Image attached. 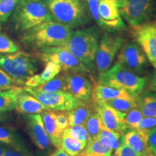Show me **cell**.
Masks as SVG:
<instances>
[{
    "label": "cell",
    "instance_id": "obj_1",
    "mask_svg": "<svg viewBox=\"0 0 156 156\" xmlns=\"http://www.w3.org/2000/svg\"><path fill=\"white\" fill-rule=\"evenodd\" d=\"M73 30L54 20L41 23L25 31L21 41L30 48L41 49L47 47L64 46Z\"/></svg>",
    "mask_w": 156,
    "mask_h": 156
},
{
    "label": "cell",
    "instance_id": "obj_2",
    "mask_svg": "<svg viewBox=\"0 0 156 156\" xmlns=\"http://www.w3.org/2000/svg\"><path fill=\"white\" fill-rule=\"evenodd\" d=\"M53 20L69 27L79 28L92 21L87 3L85 0H45Z\"/></svg>",
    "mask_w": 156,
    "mask_h": 156
},
{
    "label": "cell",
    "instance_id": "obj_3",
    "mask_svg": "<svg viewBox=\"0 0 156 156\" xmlns=\"http://www.w3.org/2000/svg\"><path fill=\"white\" fill-rule=\"evenodd\" d=\"M99 42L100 33L98 29L95 26H90L73 30L64 47L92 71L95 67V55Z\"/></svg>",
    "mask_w": 156,
    "mask_h": 156
},
{
    "label": "cell",
    "instance_id": "obj_4",
    "mask_svg": "<svg viewBox=\"0 0 156 156\" xmlns=\"http://www.w3.org/2000/svg\"><path fill=\"white\" fill-rule=\"evenodd\" d=\"M12 14L15 29L19 31H26L53 20L45 0H19Z\"/></svg>",
    "mask_w": 156,
    "mask_h": 156
},
{
    "label": "cell",
    "instance_id": "obj_5",
    "mask_svg": "<svg viewBox=\"0 0 156 156\" xmlns=\"http://www.w3.org/2000/svg\"><path fill=\"white\" fill-rule=\"evenodd\" d=\"M147 82V78L140 77L118 62L106 73L99 75V84L124 90L136 99L142 94Z\"/></svg>",
    "mask_w": 156,
    "mask_h": 156
},
{
    "label": "cell",
    "instance_id": "obj_6",
    "mask_svg": "<svg viewBox=\"0 0 156 156\" xmlns=\"http://www.w3.org/2000/svg\"><path fill=\"white\" fill-rule=\"evenodd\" d=\"M0 67L20 85L38 70L36 59L30 54L20 51L0 54Z\"/></svg>",
    "mask_w": 156,
    "mask_h": 156
},
{
    "label": "cell",
    "instance_id": "obj_7",
    "mask_svg": "<svg viewBox=\"0 0 156 156\" xmlns=\"http://www.w3.org/2000/svg\"><path fill=\"white\" fill-rule=\"evenodd\" d=\"M39 58L44 63L47 62H56L64 73H88V68L71 52L64 46L44 48L39 50Z\"/></svg>",
    "mask_w": 156,
    "mask_h": 156
},
{
    "label": "cell",
    "instance_id": "obj_8",
    "mask_svg": "<svg viewBox=\"0 0 156 156\" xmlns=\"http://www.w3.org/2000/svg\"><path fill=\"white\" fill-rule=\"evenodd\" d=\"M26 92L34 96L48 110L56 112H68L84 104L67 91L58 90L53 93H41L34 90L32 87H24Z\"/></svg>",
    "mask_w": 156,
    "mask_h": 156
},
{
    "label": "cell",
    "instance_id": "obj_9",
    "mask_svg": "<svg viewBox=\"0 0 156 156\" xmlns=\"http://www.w3.org/2000/svg\"><path fill=\"white\" fill-rule=\"evenodd\" d=\"M124 39L120 36H115L109 33L103 34L99 42L95 65L99 75L106 73L116 57L122 47Z\"/></svg>",
    "mask_w": 156,
    "mask_h": 156
},
{
    "label": "cell",
    "instance_id": "obj_10",
    "mask_svg": "<svg viewBox=\"0 0 156 156\" xmlns=\"http://www.w3.org/2000/svg\"><path fill=\"white\" fill-rule=\"evenodd\" d=\"M156 10V0H127L119 8L121 16L132 27L150 20Z\"/></svg>",
    "mask_w": 156,
    "mask_h": 156
},
{
    "label": "cell",
    "instance_id": "obj_11",
    "mask_svg": "<svg viewBox=\"0 0 156 156\" xmlns=\"http://www.w3.org/2000/svg\"><path fill=\"white\" fill-rule=\"evenodd\" d=\"M132 28L136 42L141 47L150 63L156 69V20Z\"/></svg>",
    "mask_w": 156,
    "mask_h": 156
},
{
    "label": "cell",
    "instance_id": "obj_12",
    "mask_svg": "<svg viewBox=\"0 0 156 156\" xmlns=\"http://www.w3.org/2000/svg\"><path fill=\"white\" fill-rule=\"evenodd\" d=\"M117 59L123 67L136 74L143 73L147 66V58L145 53L139 44L134 41L122 44Z\"/></svg>",
    "mask_w": 156,
    "mask_h": 156
},
{
    "label": "cell",
    "instance_id": "obj_13",
    "mask_svg": "<svg viewBox=\"0 0 156 156\" xmlns=\"http://www.w3.org/2000/svg\"><path fill=\"white\" fill-rule=\"evenodd\" d=\"M92 103L95 112L100 116L103 127L122 134H124L129 129L124 122L126 113L119 112L105 102Z\"/></svg>",
    "mask_w": 156,
    "mask_h": 156
},
{
    "label": "cell",
    "instance_id": "obj_14",
    "mask_svg": "<svg viewBox=\"0 0 156 156\" xmlns=\"http://www.w3.org/2000/svg\"><path fill=\"white\" fill-rule=\"evenodd\" d=\"M98 11L107 32H114L126 28L116 0H101L98 5Z\"/></svg>",
    "mask_w": 156,
    "mask_h": 156
},
{
    "label": "cell",
    "instance_id": "obj_15",
    "mask_svg": "<svg viewBox=\"0 0 156 156\" xmlns=\"http://www.w3.org/2000/svg\"><path fill=\"white\" fill-rule=\"evenodd\" d=\"M67 83L64 90L78 100L84 103H88L93 95V85L90 80L83 73H66Z\"/></svg>",
    "mask_w": 156,
    "mask_h": 156
},
{
    "label": "cell",
    "instance_id": "obj_16",
    "mask_svg": "<svg viewBox=\"0 0 156 156\" xmlns=\"http://www.w3.org/2000/svg\"><path fill=\"white\" fill-rule=\"evenodd\" d=\"M26 123L29 135L36 147L41 151L49 150L51 142L44 127L41 114H28Z\"/></svg>",
    "mask_w": 156,
    "mask_h": 156
},
{
    "label": "cell",
    "instance_id": "obj_17",
    "mask_svg": "<svg viewBox=\"0 0 156 156\" xmlns=\"http://www.w3.org/2000/svg\"><path fill=\"white\" fill-rule=\"evenodd\" d=\"M148 131L149 130L130 129L123 134L122 141L136 153L148 156L152 152L147 144Z\"/></svg>",
    "mask_w": 156,
    "mask_h": 156
},
{
    "label": "cell",
    "instance_id": "obj_18",
    "mask_svg": "<svg viewBox=\"0 0 156 156\" xmlns=\"http://www.w3.org/2000/svg\"><path fill=\"white\" fill-rule=\"evenodd\" d=\"M119 98H134L127 91L122 89L106 86V85H96L93 90V95L91 100L92 103H101Z\"/></svg>",
    "mask_w": 156,
    "mask_h": 156
},
{
    "label": "cell",
    "instance_id": "obj_19",
    "mask_svg": "<svg viewBox=\"0 0 156 156\" xmlns=\"http://www.w3.org/2000/svg\"><path fill=\"white\" fill-rule=\"evenodd\" d=\"M15 109L20 113L26 114H41L44 111L48 110L40 101L25 90L20 95Z\"/></svg>",
    "mask_w": 156,
    "mask_h": 156
},
{
    "label": "cell",
    "instance_id": "obj_20",
    "mask_svg": "<svg viewBox=\"0 0 156 156\" xmlns=\"http://www.w3.org/2000/svg\"><path fill=\"white\" fill-rule=\"evenodd\" d=\"M62 69L60 66L56 62H47L45 63V68L43 72L40 74L34 75L31 76L25 81V85L26 87H34L43 84L58 75L61 73Z\"/></svg>",
    "mask_w": 156,
    "mask_h": 156
},
{
    "label": "cell",
    "instance_id": "obj_21",
    "mask_svg": "<svg viewBox=\"0 0 156 156\" xmlns=\"http://www.w3.org/2000/svg\"><path fill=\"white\" fill-rule=\"evenodd\" d=\"M56 111L46 110L41 113V115L44 127L49 136L51 144L54 147H59L62 134L58 131L56 124Z\"/></svg>",
    "mask_w": 156,
    "mask_h": 156
},
{
    "label": "cell",
    "instance_id": "obj_22",
    "mask_svg": "<svg viewBox=\"0 0 156 156\" xmlns=\"http://www.w3.org/2000/svg\"><path fill=\"white\" fill-rule=\"evenodd\" d=\"M94 111L93 103L88 104V103H85L81 106L68 111L67 115L69 126L84 124Z\"/></svg>",
    "mask_w": 156,
    "mask_h": 156
},
{
    "label": "cell",
    "instance_id": "obj_23",
    "mask_svg": "<svg viewBox=\"0 0 156 156\" xmlns=\"http://www.w3.org/2000/svg\"><path fill=\"white\" fill-rule=\"evenodd\" d=\"M24 88L17 87L15 88L0 91V114L10 112L16 108L20 95Z\"/></svg>",
    "mask_w": 156,
    "mask_h": 156
},
{
    "label": "cell",
    "instance_id": "obj_24",
    "mask_svg": "<svg viewBox=\"0 0 156 156\" xmlns=\"http://www.w3.org/2000/svg\"><path fill=\"white\" fill-rule=\"evenodd\" d=\"M137 107L144 117H156V93L145 92L136 99Z\"/></svg>",
    "mask_w": 156,
    "mask_h": 156
},
{
    "label": "cell",
    "instance_id": "obj_25",
    "mask_svg": "<svg viewBox=\"0 0 156 156\" xmlns=\"http://www.w3.org/2000/svg\"><path fill=\"white\" fill-rule=\"evenodd\" d=\"M112 148L99 137L90 140L80 154L85 156H107L112 153Z\"/></svg>",
    "mask_w": 156,
    "mask_h": 156
},
{
    "label": "cell",
    "instance_id": "obj_26",
    "mask_svg": "<svg viewBox=\"0 0 156 156\" xmlns=\"http://www.w3.org/2000/svg\"><path fill=\"white\" fill-rule=\"evenodd\" d=\"M67 83V73L58 74L49 81L32 87L34 90L41 93H53L58 90H64Z\"/></svg>",
    "mask_w": 156,
    "mask_h": 156
},
{
    "label": "cell",
    "instance_id": "obj_27",
    "mask_svg": "<svg viewBox=\"0 0 156 156\" xmlns=\"http://www.w3.org/2000/svg\"><path fill=\"white\" fill-rule=\"evenodd\" d=\"M87 142L80 141L63 132L59 147L71 156H77L83 151Z\"/></svg>",
    "mask_w": 156,
    "mask_h": 156
},
{
    "label": "cell",
    "instance_id": "obj_28",
    "mask_svg": "<svg viewBox=\"0 0 156 156\" xmlns=\"http://www.w3.org/2000/svg\"><path fill=\"white\" fill-rule=\"evenodd\" d=\"M122 136L123 134L119 133V132L112 131V130L108 129L102 126L98 137L108 146H110L113 151L114 150L115 151L122 143Z\"/></svg>",
    "mask_w": 156,
    "mask_h": 156
},
{
    "label": "cell",
    "instance_id": "obj_29",
    "mask_svg": "<svg viewBox=\"0 0 156 156\" xmlns=\"http://www.w3.org/2000/svg\"><path fill=\"white\" fill-rule=\"evenodd\" d=\"M110 106L119 111V112L126 113L132 110V108L137 107L136 98H119L112 99L105 102Z\"/></svg>",
    "mask_w": 156,
    "mask_h": 156
},
{
    "label": "cell",
    "instance_id": "obj_30",
    "mask_svg": "<svg viewBox=\"0 0 156 156\" xmlns=\"http://www.w3.org/2000/svg\"><path fill=\"white\" fill-rule=\"evenodd\" d=\"M84 125L88 133L89 140L98 137L99 133L102 128V124L100 116L96 112H94L90 116Z\"/></svg>",
    "mask_w": 156,
    "mask_h": 156
},
{
    "label": "cell",
    "instance_id": "obj_31",
    "mask_svg": "<svg viewBox=\"0 0 156 156\" xmlns=\"http://www.w3.org/2000/svg\"><path fill=\"white\" fill-rule=\"evenodd\" d=\"M0 142L12 146L24 145L23 140L13 130L2 126H0Z\"/></svg>",
    "mask_w": 156,
    "mask_h": 156
},
{
    "label": "cell",
    "instance_id": "obj_32",
    "mask_svg": "<svg viewBox=\"0 0 156 156\" xmlns=\"http://www.w3.org/2000/svg\"><path fill=\"white\" fill-rule=\"evenodd\" d=\"M19 0H0V24L6 23Z\"/></svg>",
    "mask_w": 156,
    "mask_h": 156
},
{
    "label": "cell",
    "instance_id": "obj_33",
    "mask_svg": "<svg viewBox=\"0 0 156 156\" xmlns=\"http://www.w3.org/2000/svg\"><path fill=\"white\" fill-rule=\"evenodd\" d=\"M64 132L72 137L80 140V141L87 142L89 140L88 133H87L86 128L84 124L69 126L64 130Z\"/></svg>",
    "mask_w": 156,
    "mask_h": 156
},
{
    "label": "cell",
    "instance_id": "obj_34",
    "mask_svg": "<svg viewBox=\"0 0 156 156\" xmlns=\"http://www.w3.org/2000/svg\"><path fill=\"white\" fill-rule=\"evenodd\" d=\"M20 48L8 36L0 32V54H11L18 51Z\"/></svg>",
    "mask_w": 156,
    "mask_h": 156
},
{
    "label": "cell",
    "instance_id": "obj_35",
    "mask_svg": "<svg viewBox=\"0 0 156 156\" xmlns=\"http://www.w3.org/2000/svg\"><path fill=\"white\" fill-rule=\"evenodd\" d=\"M143 117L138 107H136L126 113L124 122L129 129H134Z\"/></svg>",
    "mask_w": 156,
    "mask_h": 156
},
{
    "label": "cell",
    "instance_id": "obj_36",
    "mask_svg": "<svg viewBox=\"0 0 156 156\" xmlns=\"http://www.w3.org/2000/svg\"><path fill=\"white\" fill-rule=\"evenodd\" d=\"M20 84L0 67V91L19 87Z\"/></svg>",
    "mask_w": 156,
    "mask_h": 156
},
{
    "label": "cell",
    "instance_id": "obj_37",
    "mask_svg": "<svg viewBox=\"0 0 156 156\" xmlns=\"http://www.w3.org/2000/svg\"><path fill=\"white\" fill-rule=\"evenodd\" d=\"M3 156H34L28 151L25 145H7Z\"/></svg>",
    "mask_w": 156,
    "mask_h": 156
},
{
    "label": "cell",
    "instance_id": "obj_38",
    "mask_svg": "<svg viewBox=\"0 0 156 156\" xmlns=\"http://www.w3.org/2000/svg\"><path fill=\"white\" fill-rule=\"evenodd\" d=\"M56 124L57 126L58 131L62 134L66 129L69 126V120L67 115V112H56Z\"/></svg>",
    "mask_w": 156,
    "mask_h": 156
},
{
    "label": "cell",
    "instance_id": "obj_39",
    "mask_svg": "<svg viewBox=\"0 0 156 156\" xmlns=\"http://www.w3.org/2000/svg\"><path fill=\"white\" fill-rule=\"evenodd\" d=\"M114 156H144L136 153L133 149L126 145L124 142H122L118 148L115 150Z\"/></svg>",
    "mask_w": 156,
    "mask_h": 156
},
{
    "label": "cell",
    "instance_id": "obj_40",
    "mask_svg": "<svg viewBox=\"0 0 156 156\" xmlns=\"http://www.w3.org/2000/svg\"><path fill=\"white\" fill-rule=\"evenodd\" d=\"M156 126V117H143L134 129L150 130Z\"/></svg>",
    "mask_w": 156,
    "mask_h": 156
},
{
    "label": "cell",
    "instance_id": "obj_41",
    "mask_svg": "<svg viewBox=\"0 0 156 156\" xmlns=\"http://www.w3.org/2000/svg\"><path fill=\"white\" fill-rule=\"evenodd\" d=\"M147 144L150 148L156 147V126L147 132Z\"/></svg>",
    "mask_w": 156,
    "mask_h": 156
},
{
    "label": "cell",
    "instance_id": "obj_42",
    "mask_svg": "<svg viewBox=\"0 0 156 156\" xmlns=\"http://www.w3.org/2000/svg\"><path fill=\"white\" fill-rule=\"evenodd\" d=\"M148 90L151 91H153V92L156 93V72L154 74L153 78L150 82L149 85H148Z\"/></svg>",
    "mask_w": 156,
    "mask_h": 156
},
{
    "label": "cell",
    "instance_id": "obj_43",
    "mask_svg": "<svg viewBox=\"0 0 156 156\" xmlns=\"http://www.w3.org/2000/svg\"><path fill=\"white\" fill-rule=\"evenodd\" d=\"M49 156H71L69 154L66 153L64 150H62L61 147H57L54 153H52Z\"/></svg>",
    "mask_w": 156,
    "mask_h": 156
},
{
    "label": "cell",
    "instance_id": "obj_44",
    "mask_svg": "<svg viewBox=\"0 0 156 156\" xmlns=\"http://www.w3.org/2000/svg\"><path fill=\"white\" fill-rule=\"evenodd\" d=\"M7 145L0 142V156H3L6 149H7Z\"/></svg>",
    "mask_w": 156,
    "mask_h": 156
},
{
    "label": "cell",
    "instance_id": "obj_45",
    "mask_svg": "<svg viewBox=\"0 0 156 156\" xmlns=\"http://www.w3.org/2000/svg\"><path fill=\"white\" fill-rule=\"evenodd\" d=\"M126 1H127V0H116L117 4H118L119 5V8L122 7L124 5V4L126 2Z\"/></svg>",
    "mask_w": 156,
    "mask_h": 156
},
{
    "label": "cell",
    "instance_id": "obj_46",
    "mask_svg": "<svg viewBox=\"0 0 156 156\" xmlns=\"http://www.w3.org/2000/svg\"><path fill=\"white\" fill-rule=\"evenodd\" d=\"M151 151L153 152V153L156 156V147H151Z\"/></svg>",
    "mask_w": 156,
    "mask_h": 156
},
{
    "label": "cell",
    "instance_id": "obj_47",
    "mask_svg": "<svg viewBox=\"0 0 156 156\" xmlns=\"http://www.w3.org/2000/svg\"><path fill=\"white\" fill-rule=\"evenodd\" d=\"M3 119H4V116L0 114V122H1V121H2Z\"/></svg>",
    "mask_w": 156,
    "mask_h": 156
},
{
    "label": "cell",
    "instance_id": "obj_48",
    "mask_svg": "<svg viewBox=\"0 0 156 156\" xmlns=\"http://www.w3.org/2000/svg\"><path fill=\"white\" fill-rule=\"evenodd\" d=\"M148 156H155V155L153 153V152H151V153H150V154L148 155Z\"/></svg>",
    "mask_w": 156,
    "mask_h": 156
},
{
    "label": "cell",
    "instance_id": "obj_49",
    "mask_svg": "<svg viewBox=\"0 0 156 156\" xmlns=\"http://www.w3.org/2000/svg\"><path fill=\"white\" fill-rule=\"evenodd\" d=\"M77 156H85V155H82V154H80V153L79 154V155H77Z\"/></svg>",
    "mask_w": 156,
    "mask_h": 156
},
{
    "label": "cell",
    "instance_id": "obj_50",
    "mask_svg": "<svg viewBox=\"0 0 156 156\" xmlns=\"http://www.w3.org/2000/svg\"><path fill=\"white\" fill-rule=\"evenodd\" d=\"M50 1H62V0H50Z\"/></svg>",
    "mask_w": 156,
    "mask_h": 156
},
{
    "label": "cell",
    "instance_id": "obj_51",
    "mask_svg": "<svg viewBox=\"0 0 156 156\" xmlns=\"http://www.w3.org/2000/svg\"><path fill=\"white\" fill-rule=\"evenodd\" d=\"M107 156H114V155H112V154H111V155H107Z\"/></svg>",
    "mask_w": 156,
    "mask_h": 156
},
{
    "label": "cell",
    "instance_id": "obj_52",
    "mask_svg": "<svg viewBox=\"0 0 156 156\" xmlns=\"http://www.w3.org/2000/svg\"><path fill=\"white\" fill-rule=\"evenodd\" d=\"M100 1H101V0H100Z\"/></svg>",
    "mask_w": 156,
    "mask_h": 156
}]
</instances>
